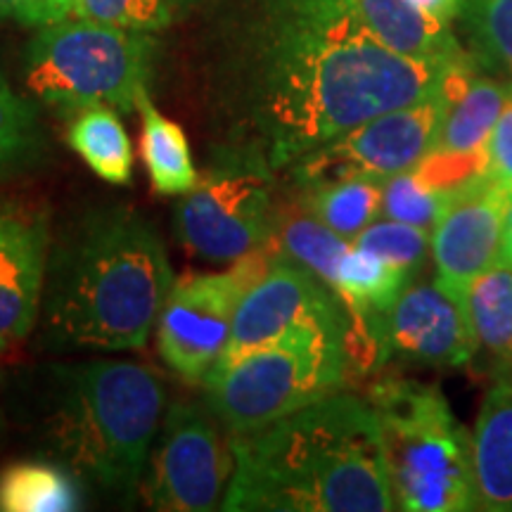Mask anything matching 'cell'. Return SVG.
<instances>
[{"label":"cell","instance_id":"1","mask_svg":"<svg viewBox=\"0 0 512 512\" xmlns=\"http://www.w3.org/2000/svg\"><path fill=\"white\" fill-rule=\"evenodd\" d=\"M448 67L384 46L354 0H228L211 64L223 147L280 171L437 93Z\"/></svg>","mask_w":512,"mask_h":512},{"label":"cell","instance_id":"2","mask_svg":"<svg viewBox=\"0 0 512 512\" xmlns=\"http://www.w3.org/2000/svg\"><path fill=\"white\" fill-rule=\"evenodd\" d=\"M228 512L396 510L380 420L366 396L335 392L230 437Z\"/></svg>","mask_w":512,"mask_h":512},{"label":"cell","instance_id":"3","mask_svg":"<svg viewBox=\"0 0 512 512\" xmlns=\"http://www.w3.org/2000/svg\"><path fill=\"white\" fill-rule=\"evenodd\" d=\"M174 283L164 242L143 214L131 207L95 209L48 261V332L76 347L140 349Z\"/></svg>","mask_w":512,"mask_h":512},{"label":"cell","instance_id":"4","mask_svg":"<svg viewBox=\"0 0 512 512\" xmlns=\"http://www.w3.org/2000/svg\"><path fill=\"white\" fill-rule=\"evenodd\" d=\"M166 406L162 377L128 361H93L64 373L53 434L76 470L131 496L143 479Z\"/></svg>","mask_w":512,"mask_h":512},{"label":"cell","instance_id":"5","mask_svg":"<svg viewBox=\"0 0 512 512\" xmlns=\"http://www.w3.org/2000/svg\"><path fill=\"white\" fill-rule=\"evenodd\" d=\"M366 399L380 420L396 510L477 512L472 434L441 389L382 375Z\"/></svg>","mask_w":512,"mask_h":512},{"label":"cell","instance_id":"6","mask_svg":"<svg viewBox=\"0 0 512 512\" xmlns=\"http://www.w3.org/2000/svg\"><path fill=\"white\" fill-rule=\"evenodd\" d=\"M159 53L155 34L69 17L36 31L24 60V81L38 100L62 112L86 107L138 110L150 91Z\"/></svg>","mask_w":512,"mask_h":512},{"label":"cell","instance_id":"7","mask_svg":"<svg viewBox=\"0 0 512 512\" xmlns=\"http://www.w3.org/2000/svg\"><path fill=\"white\" fill-rule=\"evenodd\" d=\"M349 377L347 332L311 328L211 370L204 387L209 411L233 437L342 392Z\"/></svg>","mask_w":512,"mask_h":512},{"label":"cell","instance_id":"8","mask_svg":"<svg viewBox=\"0 0 512 512\" xmlns=\"http://www.w3.org/2000/svg\"><path fill=\"white\" fill-rule=\"evenodd\" d=\"M273 174L264 159L221 145L219 162L176 209L183 245L214 264H235L271 245L278 219Z\"/></svg>","mask_w":512,"mask_h":512},{"label":"cell","instance_id":"9","mask_svg":"<svg viewBox=\"0 0 512 512\" xmlns=\"http://www.w3.org/2000/svg\"><path fill=\"white\" fill-rule=\"evenodd\" d=\"M273 242L242 256L226 273H195L176 280L157 318V351L188 382H204L226 349L240 299L273 256Z\"/></svg>","mask_w":512,"mask_h":512},{"label":"cell","instance_id":"10","mask_svg":"<svg viewBox=\"0 0 512 512\" xmlns=\"http://www.w3.org/2000/svg\"><path fill=\"white\" fill-rule=\"evenodd\" d=\"M446 100L437 93L411 105L396 107L339 133L309 155L292 164L299 185L339 181V178H373L387 181L411 171L434 150Z\"/></svg>","mask_w":512,"mask_h":512},{"label":"cell","instance_id":"11","mask_svg":"<svg viewBox=\"0 0 512 512\" xmlns=\"http://www.w3.org/2000/svg\"><path fill=\"white\" fill-rule=\"evenodd\" d=\"M233 465V448L223 446L214 413L192 401H176L166 411L150 460L147 503L166 512L221 508Z\"/></svg>","mask_w":512,"mask_h":512},{"label":"cell","instance_id":"12","mask_svg":"<svg viewBox=\"0 0 512 512\" xmlns=\"http://www.w3.org/2000/svg\"><path fill=\"white\" fill-rule=\"evenodd\" d=\"M311 328L342 330L349 337V313L323 278L297 261L275 254L266 273L240 299L233 332L214 370L292 332Z\"/></svg>","mask_w":512,"mask_h":512},{"label":"cell","instance_id":"13","mask_svg":"<svg viewBox=\"0 0 512 512\" xmlns=\"http://www.w3.org/2000/svg\"><path fill=\"white\" fill-rule=\"evenodd\" d=\"M384 361L430 368H465L475 361V337L458 294L437 280H413L382 316Z\"/></svg>","mask_w":512,"mask_h":512},{"label":"cell","instance_id":"14","mask_svg":"<svg viewBox=\"0 0 512 512\" xmlns=\"http://www.w3.org/2000/svg\"><path fill=\"white\" fill-rule=\"evenodd\" d=\"M512 195L489 174L463 185L432 230L434 280L451 294L503 259V226Z\"/></svg>","mask_w":512,"mask_h":512},{"label":"cell","instance_id":"15","mask_svg":"<svg viewBox=\"0 0 512 512\" xmlns=\"http://www.w3.org/2000/svg\"><path fill=\"white\" fill-rule=\"evenodd\" d=\"M48 216L27 202H0V349L34 330L48 278Z\"/></svg>","mask_w":512,"mask_h":512},{"label":"cell","instance_id":"16","mask_svg":"<svg viewBox=\"0 0 512 512\" xmlns=\"http://www.w3.org/2000/svg\"><path fill=\"white\" fill-rule=\"evenodd\" d=\"M510 91L512 86L508 81L484 72L475 60L451 64L441 79L446 110L434 150H486Z\"/></svg>","mask_w":512,"mask_h":512},{"label":"cell","instance_id":"17","mask_svg":"<svg viewBox=\"0 0 512 512\" xmlns=\"http://www.w3.org/2000/svg\"><path fill=\"white\" fill-rule=\"evenodd\" d=\"M477 510L512 512V377L486 389L472 427Z\"/></svg>","mask_w":512,"mask_h":512},{"label":"cell","instance_id":"18","mask_svg":"<svg viewBox=\"0 0 512 512\" xmlns=\"http://www.w3.org/2000/svg\"><path fill=\"white\" fill-rule=\"evenodd\" d=\"M472 337L475 361L491 380L512 377V266L501 259L460 292Z\"/></svg>","mask_w":512,"mask_h":512},{"label":"cell","instance_id":"19","mask_svg":"<svg viewBox=\"0 0 512 512\" xmlns=\"http://www.w3.org/2000/svg\"><path fill=\"white\" fill-rule=\"evenodd\" d=\"M370 31L394 53L439 64L472 60L451 24L415 8L411 0H354Z\"/></svg>","mask_w":512,"mask_h":512},{"label":"cell","instance_id":"20","mask_svg":"<svg viewBox=\"0 0 512 512\" xmlns=\"http://www.w3.org/2000/svg\"><path fill=\"white\" fill-rule=\"evenodd\" d=\"M138 110L143 117V157L152 188L159 195H188L200 181L192 164L188 136L176 121L157 110L150 91L140 93Z\"/></svg>","mask_w":512,"mask_h":512},{"label":"cell","instance_id":"21","mask_svg":"<svg viewBox=\"0 0 512 512\" xmlns=\"http://www.w3.org/2000/svg\"><path fill=\"white\" fill-rule=\"evenodd\" d=\"M271 242L275 252L306 266L318 278H323L332 290H335L339 264L354 245L309 214L299 202L292 207H278Z\"/></svg>","mask_w":512,"mask_h":512},{"label":"cell","instance_id":"22","mask_svg":"<svg viewBox=\"0 0 512 512\" xmlns=\"http://www.w3.org/2000/svg\"><path fill=\"white\" fill-rule=\"evenodd\" d=\"M299 188L302 195L297 202L351 242L382 214V181L373 178H339Z\"/></svg>","mask_w":512,"mask_h":512},{"label":"cell","instance_id":"23","mask_svg":"<svg viewBox=\"0 0 512 512\" xmlns=\"http://www.w3.org/2000/svg\"><path fill=\"white\" fill-rule=\"evenodd\" d=\"M79 157L112 185H128L133 176V147L114 107H86L76 112L67 133Z\"/></svg>","mask_w":512,"mask_h":512},{"label":"cell","instance_id":"24","mask_svg":"<svg viewBox=\"0 0 512 512\" xmlns=\"http://www.w3.org/2000/svg\"><path fill=\"white\" fill-rule=\"evenodd\" d=\"M79 508V484L62 467L15 463L0 472V512H72Z\"/></svg>","mask_w":512,"mask_h":512},{"label":"cell","instance_id":"25","mask_svg":"<svg viewBox=\"0 0 512 512\" xmlns=\"http://www.w3.org/2000/svg\"><path fill=\"white\" fill-rule=\"evenodd\" d=\"M456 24L477 67L512 86V0H460Z\"/></svg>","mask_w":512,"mask_h":512},{"label":"cell","instance_id":"26","mask_svg":"<svg viewBox=\"0 0 512 512\" xmlns=\"http://www.w3.org/2000/svg\"><path fill=\"white\" fill-rule=\"evenodd\" d=\"M41 143L36 107L0 76V174L29 164L41 150Z\"/></svg>","mask_w":512,"mask_h":512},{"label":"cell","instance_id":"27","mask_svg":"<svg viewBox=\"0 0 512 512\" xmlns=\"http://www.w3.org/2000/svg\"><path fill=\"white\" fill-rule=\"evenodd\" d=\"M446 192L432 188L418 171H403L382 183V219L434 230L448 204Z\"/></svg>","mask_w":512,"mask_h":512},{"label":"cell","instance_id":"28","mask_svg":"<svg viewBox=\"0 0 512 512\" xmlns=\"http://www.w3.org/2000/svg\"><path fill=\"white\" fill-rule=\"evenodd\" d=\"M354 245L418 278L427 256H432V233L380 216L358 235Z\"/></svg>","mask_w":512,"mask_h":512},{"label":"cell","instance_id":"29","mask_svg":"<svg viewBox=\"0 0 512 512\" xmlns=\"http://www.w3.org/2000/svg\"><path fill=\"white\" fill-rule=\"evenodd\" d=\"M74 17L157 34L174 19L171 0H76Z\"/></svg>","mask_w":512,"mask_h":512},{"label":"cell","instance_id":"30","mask_svg":"<svg viewBox=\"0 0 512 512\" xmlns=\"http://www.w3.org/2000/svg\"><path fill=\"white\" fill-rule=\"evenodd\" d=\"M76 0H0V17L24 27H48L74 17Z\"/></svg>","mask_w":512,"mask_h":512},{"label":"cell","instance_id":"31","mask_svg":"<svg viewBox=\"0 0 512 512\" xmlns=\"http://www.w3.org/2000/svg\"><path fill=\"white\" fill-rule=\"evenodd\" d=\"M489 176L512 195V91L489 138Z\"/></svg>","mask_w":512,"mask_h":512},{"label":"cell","instance_id":"32","mask_svg":"<svg viewBox=\"0 0 512 512\" xmlns=\"http://www.w3.org/2000/svg\"><path fill=\"white\" fill-rule=\"evenodd\" d=\"M415 8H420L425 15L444 24H456L460 17V0H411Z\"/></svg>","mask_w":512,"mask_h":512},{"label":"cell","instance_id":"33","mask_svg":"<svg viewBox=\"0 0 512 512\" xmlns=\"http://www.w3.org/2000/svg\"><path fill=\"white\" fill-rule=\"evenodd\" d=\"M503 261L512 266V202L505 214V226H503Z\"/></svg>","mask_w":512,"mask_h":512},{"label":"cell","instance_id":"34","mask_svg":"<svg viewBox=\"0 0 512 512\" xmlns=\"http://www.w3.org/2000/svg\"><path fill=\"white\" fill-rule=\"evenodd\" d=\"M174 3V10H192V8H200V5L214 3V0H171Z\"/></svg>","mask_w":512,"mask_h":512},{"label":"cell","instance_id":"35","mask_svg":"<svg viewBox=\"0 0 512 512\" xmlns=\"http://www.w3.org/2000/svg\"><path fill=\"white\" fill-rule=\"evenodd\" d=\"M0 351H3V349H0Z\"/></svg>","mask_w":512,"mask_h":512}]
</instances>
